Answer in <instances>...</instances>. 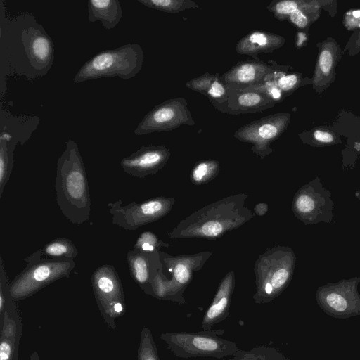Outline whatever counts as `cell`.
<instances>
[{
  "instance_id": "obj_27",
  "label": "cell",
  "mask_w": 360,
  "mask_h": 360,
  "mask_svg": "<svg viewBox=\"0 0 360 360\" xmlns=\"http://www.w3.org/2000/svg\"><path fill=\"white\" fill-rule=\"evenodd\" d=\"M138 360H160L151 332L146 327L141 332Z\"/></svg>"
},
{
  "instance_id": "obj_14",
  "label": "cell",
  "mask_w": 360,
  "mask_h": 360,
  "mask_svg": "<svg viewBox=\"0 0 360 360\" xmlns=\"http://www.w3.org/2000/svg\"><path fill=\"white\" fill-rule=\"evenodd\" d=\"M130 275L139 286L148 293L152 282L158 274V251L146 252L132 250L127 254Z\"/></svg>"
},
{
  "instance_id": "obj_1",
  "label": "cell",
  "mask_w": 360,
  "mask_h": 360,
  "mask_svg": "<svg viewBox=\"0 0 360 360\" xmlns=\"http://www.w3.org/2000/svg\"><path fill=\"white\" fill-rule=\"evenodd\" d=\"M56 203L72 224L86 222L91 213V198L84 164L77 143L72 139L56 164L55 180Z\"/></svg>"
},
{
  "instance_id": "obj_33",
  "label": "cell",
  "mask_w": 360,
  "mask_h": 360,
  "mask_svg": "<svg viewBox=\"0 0 360 360\" xmlns=\"http://www.w3.org/2000/svg\"><path fill=\"white\" fill-rule=\"evenodd\" d=\"M174 276L176 282L183 285L188 283L191 274L186 265L179 263L174 267Z\"/></svg>"
},
{
  "instance_id": "obj_24",
  "label": "cell",
  "mask_w": 360,
  "mask_h": 360,
  "mask_svg": "<svg viewBox=\"0 0 360 360\" xmlns=\"http://www.w3.org/2000/svg\"><path fill=\"white\" fill-rule=\"evenodd\" d=\"M336 56L331 46H324L319 52L314 82L317 84L333 74Z\"/></svg>"
},
{
  "instance_id": "obj_16",
  "label": "cell",
  "mask_w": 360,
  "mask_h": 360,
  "mask_svg": "<svg viewBox=\"0 0 360 360\" xmlns=\"http://www.w3.org/2000/svg\"><path fill=\"white\" fill-rule=\"evenodd\" d=\"M285 39L276 34L265 31H253L237 43L236 50L238 53L252 56L254 59L260 53H271L281 47Z\"/></svg>"
},
{
  "instance_id": "obj_2",
  "label": "cell",
  "mask_w": 360,
  "mask_h": 360,
  "mask_svg": "<svg viewBox=\"0 0 360 360\" xmlns=\"http://www.w3.org/2000/svg\"><path fill=\"white\" fill-rule=\"evenodd\" d=\"M143 51L137 44H127L101 51L86 61L76 73L73 82L118 77L127 80L141 70Z\"/></svg>"
},
{
  "instance_id": "obj_15",
  "label": "cell",
  "mask_w": 360,
  "mask_h": 360,
  "mask_svg": "<svg viewBox=\"0 0 360 360\" xmlns=\"http://www.w3.org/2000/svg\"><path fill=\"white\" fill-rule=\"evenodd\" d=\"M234 289V275L227 274L221 282L214 300L204 314L202 321L203 330L224 321L229 315L231 299Z\"/></svg>"
},
{
  "instance_id": "obj_18",
  "label": "cell",
  "mask_w": 360,
  "mask_h": 360,
  "mask_svg": "<svg viewBox=\"0 0 360 360\" xmlns=\"http://www.w3.org/2000/svg\"><path fill=\"white\" fill-rule=\"evenodd\" d=\"M0 360H15L21 335V324L17 309L6 311L1 318Z\"/></svg>"
},
{
  "instance_id": "obj_37",
  "label": "cell",
  "mask_w": 360,
  "mask_h": 360,
  "mask_svg": "<svg viewBox=\"0 0 360 360\" xmlns=\"http://www.w3.org/2000/svg\"><path fill=\"white\" fill-rule=\"evenodd\" d=\"M15 360H18V359H17V357L15 358Z\"/></svg>"
},
{
  "instance_id": "obj_28",
  "label": "cell",
  "mask_w": 360,
  "mask_h": 360,
  "mask_svg": "<svg viewBox=\"0 0 360 360\" xmlns=\"http://www.w3.org/2000/svg\"><path fill=\"white\" fill-rule=\"evenodd\" d=\"M219 168V163L213 160L199 162L192 171V179L196 184H201L210 179Z\"/></svg>"
},
{
  "instance_id": "obj_6",
  "label": "cell",
  "mask_w": 360,
  "mask_h": 360,
  "mask_svg": "<svg viewBox=\"0 0 360 360\" xmlns=\"http://www.w3.org/2000/svg\"><path fill=\"white\" fill-rule=\"evenodd\" d=\"M171 201L165 198H155L140 203L132 202L122 205L121 199L108 204L113 224L127 231H133L153 222L169 210Z\"/></svg>"
},
{
  "instance_id": "obj_35",
  "label": "cell",
  "mask_w": 360,
  "mask_h": 360,
  "mask_svg": "<svg viewBox=\"0 0 360 360\" xmlns=\"http://www.w3.org/2000/svg\"><path fill=\"white\" fill-rule=\"evenodd\" d=\"M314 138L319 142L323 143H332L334 140L333 135L323 130L317 129L314 131L313 134Z\"/></svg>"
},
{
  "instance_id": "obj_20",
  "label": "cell",
  "mask_w": 360,
  "mask_h": 360,
  "mask_svg": "<svg viewBox=\"0 0 360 360\" xmlns=\"http://www.w3.org/2000/svg\"><path fill=\"white\" fill-rule=\"evenodd\" d=\"M44 257L53 259L69 258L75 259L78 255V250L69 238L60 237L46 243L42 248Z\"/></svg>"
},
{
  "instance_id": "obj_17",
  "label": "cell",
  "mask_w": 360,
  "mask_h": 360,
  "mask_svg": "<svg viewBox=\"0 0 360 360\" xmlns=\"http://www.w3.org/2000/svg\"><path fill=\"white\" fill-rule=\"evenodd\" d=\"M186 86L206 96L218 110L227 102L229 97V86L222 81L219 74L206 72L187 82Z\"/></svg>"
},
{
  "instance_id": "obj_34",
  "label": "cell",
  "mask_w": 360,
  "mask_h": 360,
  "mask_svg": "<svg viewBox=\"0 0 360 360\" xmlns=\"http://www.w3.org/2000/svg\"><path fill=\"white\" fill-rule=\"evenodd\" d=\"M345 24L348 29L360 26V10L349 11L345 19Z\"/></svg>"
},
{
  "instance_id": "obj_3",
  "label": "cell",
  "mask_w": 360,
  "mask_h": 360,
  "mask_svg": "<svg viewBox=\"0 0 360 360\" xmlns=\"http://www.w3.org/2000/svg\"><path fill=\"white\" fill-rule=\"evenodd\" d=\"M26 266L10 283L13 299L20 300L34 294L62 278H69L75 266L73 259L44 257L41 249L25 258Z\"/></svg>"
},
{
  "instance_id": "obj_19",
  "label": "cell",
  "mask_w": 360,
  "mask_h": 360,
  "mask_svg": "<svg viewBox=\"0 0 360 360\" xmlns=\"http://www.w3.org/2000/svg\"><path fill=\"white\" fill-rule=\"evenodd\" d=\"M88 18L90 22L101 21L107 30L114 28L123 15L118 0H89L87 2Z\"/></svg>"
},
{
  "instance_id": "obj_30",
  "label": "cell",
  "mask_w": 360,
  "mask_h": 360,
  "mask_svg": "<svg viewBox=\"0 0 360 360\" xmlns=\"http://www.w3.org/2000/svg\"><path fill=\"white\" fill-rule=\"evenodd\" d=\"M161 243L153 233L146 231L138 237L134 245V249L146 252L157 251V248Z\"/></svg>"
},
{
  "instance_id": "obj_13",
  "label": "cell",
  "mask_w": 360,
  "mask_h": 360,
  "mask_svg": "<svg viewBox=\"0 0 360 360\" xmlns=\"http://www.w3.org/2000/svg\"><path fill=\"white\" fill-rule=\"evenodd\" d=\"M276 103L261 91L229 89V99L219 110L231 115L255 113L272 108Z\"/></svg>"
},
{
  "instance_id": "obj_4",
  "label": "cell",
  "mask_w": 360,
  "mask_h": 360,
  "mask_svg": "<svg viewBox=\"0 0 360 360\" xmlns=\"http://www.w3.org/2000/svg\"><path fill=\"white\" fill-rule=\"evenodd\" d=\"M224 333L223 329L169 332L161 334L160 338L169 350L179 358L223 359L233 356L240 349L234 342L221 337Z\"/></svg>"
},
{
  "instance_id": "obj_9",
  "label": "cell",
  "mask_w": 360,
  "mask_h": 360,
  "mask_svg": "<svg viewBox=\"0 0 360 360\" xmlns=\"http://www.w3.org/2000/svg\"><path fill=\"white\" fill-rule=\"evenodd\" d=\"M91 280L100 308L107 314L114 315V306L124 304L122 283L115 267L110 264L100 266L93 272Z\"/></svg>"
},
{
  "instance_id": "obj_11",
  "label": "cell",
  "mask_w": 360,
  "mask_h": 360,
  "mask_svg": "<svg viewBox=\"0 0 360 360\" xmlns=\"http://www.w3.org/2000/svg\"><path fill=\"white\" fill-rule=\"evenodd\" d=\"M25 52L31 65L38 72L46 74L51 68L54 58V44L44 28H26L22 36Z\"/></svg>"
},
{
  "instance_id": "obj_7",
  "label": "cell",
  "mask_w": 360,
  "mask_h": 360,
  "mask_svg": "<svg viewBox=\"0 0 360 360\" xmlns=\"http://www.w3.org/2000/svg\"><path fill=\"white\" fill-rule=\"evenodd\" d=\"M316 302L328 315L347 319L360 315V295L354 283H342L320 288Z\"/></svg>"
},
{
  "instance_id": "obj_25",
  "label": "cell",
  "mask_w": 360,
  "mask_h": 360,
  "mask_svg": "<svg viewBox=\"0 0 360 360\" xmlns=\"http://www.w3.org/2000/svg\"><path fill=\"white\" fill-rule=\"evenodd\" d=\"M314 1H303L293 0H282L271 1L267 6V9L271 12L275 18L283 20L289 17L293 11L308 7Z\"/></svg>"
},
{
  "instance_id": "obj_21",
  "label": "cell",
  "mask_w": 360,
  "mask_h": 360,
  "mask_svg": "<svg viewBox=\"0 0 360 360\" xmlns=\"http://www.w3.org/2000/svg\"><path fill=\"white\" fill-rule=\"evenodd\" d=\"M226 360H290L277 348L266 345L258 346L250 350L239 349Z\"/></svg>"
},
{
  "instance_id": "obj_10",
  "label": "cell",
  "mask_w": 360,
  "mask_h": 360,
  "mask_svg": "<svg viewBox=\"0 0 360 360\" xmlns=\"http://www.w3.org/2000/svg\"><path fill=\"white\" fill-rule=\"evenodd\" d=\"M170 156L163 146H142L129 156L123 158L120 165L124 172L137 178H144L160 169Z\"/></svg>"
},
{
  "instance_id": "obj_36",
  "label": "cell",
  "mask_w": 360,
  "mask_h": 360,
  "mask_svg": "<svg viewBox=\"0 0 360 360\" xmlns=\"http://www.w3.org/2000/svg\"><path fill=\"white\" fill-rule=\"evenodd\" d=\"M356 46H360V32L359 33V36H358V38H357V41H356Z\"/></svg>"
},
{
  "instance_id": "obj_29",
  "label": "cell",
  "mask_w": 360,
  "mask_h": 360,
  "mask_svg": "<svg viewBox=\"0 0 360 360\" xmlns=\"http://www.w3.org/2000/svg\"><path fill=\"white\" fill-rule=\"evenodd\" d=\"M271 79L281 92H288L295 89L299 84L300 77L296 74L281 75L276 71L271 76Z\"/></svg>"
},
{
  "instance_id": "obj_12",
  "label": "cell",
  "mask_w": 360,
  "mask_h": 360,
  "mask_svg": "<svg viewBox=\"0 0 360 360\" xmlns=\"http://www.w3.org/2000/svg\"><path fill=\"white\" fill-rule=\"evenodd\" d=\"M276 71L274 67L255 58L238 61L221 78L229 89L243 90L264 82Z\"/></svg>"
},
{
  "instance_id": "obj_23",
  "label": "cell",
  "mask_w": 360,
  "mask_h": 360,
  "mask_svg": "<svg viewBox=\"0 0 360 360\" xmlns=\"http://www.w3.org/2000/svg\"><path fill=\"white\" fill-rule=\"evenodd\" d=\"M138 1L148 8L169 13H176L199 7L191 0H138Z\"/></svg>"
},
{
  "instance_id": "obj_31",
  "label": "cell",
  "mask_w": 360,
  "mask_h": 360,
  "mask_svg": "<svg viewBox=\"0 0 360 360\" xmlns=\"http://www.w3.org/2000/svg\"><path fill=\"white\" fill-rule=\"evenodd\" d=\"M317 6L318 5L311 4L308 7L297 9L290 13L288 18L296 27L300 29H304L307 27L309 23V19L307 15L308 9L312 10V8H317Z\"/></svg>"
},
{
  "instance_id": "obj_26",
  "label": "cell",
  "mask_w": 360,
  "mask_h": 360,
  "mask_svg": "<svg viewBox=\"0 0 360 360\" xmlns=\"http://www.w3.org/2000/svg\"><path fill=\"white\" fill-rule=\"evenodd\" d=\"M14 300L10 293V283L4 269L2 257H0V315L13 307H15Z\"/></svg>"
},
{
  "instance_id": "obj_22",
  "label": "cell",
  "mask_w": 360,
  "mask_h": 360,
  "mask_svg": "<svg viewBox=\"0 0 360 360\" xmlns=\"http://www.w3.org/2000/svg\"><path fill=\"white\" fill-rule=\"evenodd\" d=\"M7 137L1 134L0 138V198L2 197L4 188L10 179L13 169V151L10 149Z\"/></svg>"
},
{
  "instance_id": "obj_5",
  "label": "cell",
  "mask_w": 360,
  "mask_h": 360,
  "mask_svg": "<svg viewBox=\"0 0 360 360\" xmlns=\"http://www.w3.org/2000/svg\"><path fill=\"white\" fill-rule=\"evenodd\" d=\"M195 124L187 101L178 97L155 105L144 115L134 132L136 135H146L155 131H172L182 125Z\"/></svg>"
},
{
  "instance_id": "obj_32",
  "label": "cell",
  "mask_w": 360,
  "mask_h": 360,
  "mask_svg": "<svg viewBox=\"0 0 360 360\" xmlns=\"http://www.w3.org/2000/svg\"><path fill=\"white\" fill-rule=\"evenodd\" d=\"M315 207V202L311 197L302 195L296 200V207L302 213H309Z\"/></svg>"
},
{
  "instance_id": "obj_8",
  "label": "cell",
  "mask_w": 360,
  "mask_h": 360,
  "mask_svg": "<svg viewBox=\"0 0 360 360\" xmlns=\"http://www.w3.org/2000/svg\"><path fill=\"white\" fill-rule=\"evenodd\" d=\"M290 117V114L284 112L270 115L242 126L233 136L252 143V149L257 153L267 152L269 144L286 129Z\"/></svg>"
}]
</instances>
